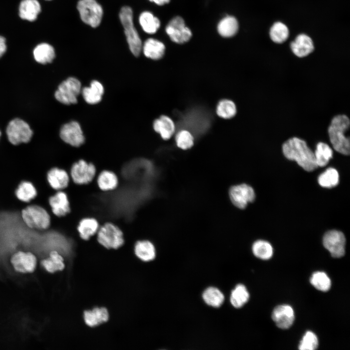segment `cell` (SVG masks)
I'll use <instances>...</instances> for the list:
<instances>
[{"label": "cell", "mask_w": 350, "mask_h": 350, "mask_svg": "<svg viewBox=\"0 0 350 350\" xmlns=\"http://www.w3.org/2000/svg\"><path fill=\"white\" fill-rule=\"evenodd\" d=\"M311 283L318 290L326 292L331 286V281L327 274L323 272L314 273L310 279Z\"/></svg>", "instance_id": "cell-40"}, {"label": "cell", "mask_w": 350, "mask_h": 350, "mask_svg": "<svg viewBox=\"0 0 350 350\" xmlns=\"http://www.w3.org/2000/svg\"><path fill=\"white\" fill-rule=\"evenodd\" d=\"M249 298V294L245 286L239 284L232 291L230 301L234 307L240 308L247 302Z\"/></svg>", "instance_id": "cell-33"}, {"label": "cell", "mask_w": 350, "mask_h": 350, "mask_svg": "<svg viewBox=\"0 0 350 350\" xmlns=\"http://www.w3.org/2000/svg\"><path fill=\"white\" fill-rule=\"evenodd\" d=\"M194 136L185 129H180L175 136V142L177 146L183 150L191 148L194 143Z\"/></svg>", "instance_id": "cell-41"}, {"label": "cell", "mask_w": 350, "mask_h": 350, "mask_svg": "<svg viewBox=\"0 0 350 350\" xmlns=\"http://www.w3.org/2000/svg\"><path fill=\"white\" fill-rule=\"evenodd\" d=\"M165 50L164 44L154 38L147 39L143 46L145 56L153 60L161 58L164 54Z\"/></svg>", "instance_id": "cell-25"}, {"label": "cell", "mask_w": 350, "mask_h": 350, "mask_svg": "<svg viewBox=\"0 0 350 350\" xmlns=\"http://www.w3.org/2000/svg\"><path fill=\"white\" fill-rule=\"evenodd\" d=\"M96 238L99 244L107 249H117L124 243L122 230L111 221H106L100 225Z\"/></svg>", "instance_id": "cell-4"}, {"label": "cell", "mask_w": 350, "mask_h": 350, "mask_svg": "<svg viewBox=\"0 0 350 350\" xmlns=\"http://www.w3.org/2000/svg\"><path fill=\"white\" fill-rule=\"evenodd\" d=\"M319 184L324 188H331L336 186L339 182V174L333 168H328L318 178Z\"/></svg>", "instance_id": "cell-36"}, {"label": "cell", "mask_w": 350, "mask_h": 350, "mask_svg": "<svg viewBox=\"0 0 350 350\" xmlns=\"http://www.w3.org/2000/svg\"><path fill=\"white\" fill-rule=\"evenodd\" d=\"M238 23L233 17L227 16L223 18L217 26L219 34L224 37H229L234 35L238 30Z\"/></svg>", "instance_id": "cell-30"}, {"label": "cell", "mask_w": 350, "mask_h": 350, "mask_svg": "<svg viewBox=\"0 0 350 350\" xmlns=\"http://www.w3.org/2000/svg\"><path fill=\"white\" fill-rule=\"evenodd\" d=\"M272 318L279 328L287 329L290 328L294 322V312L293 308L289 305H279L273 310Z\"/></svg>", "instance_id": "cell-18"}, {"label": "cell", "mask_w": 350, "mask_h": 350, "mask_svg": "<svg viewBox=\"0 0 350 350\" xmlns=\"http://www.w3.org/2000/svg\"><path fill=\"white\" fill-rule=\"evenodd\" d=\"M0 135H1V132H0Z\"/></svg>", "instance_id": "cell-45"}, {"label": "cell", "mask_w": 350, "mask_h": 350, "mask_svg": "<svg viewBox=\"0 0 350 350\" xmlns=\"http://www.w3.org/2000/svg\"><path fill=\"white\" fill-rule=\"evenodd\" d=\"M95 179L98 188L104 192L113 191L117 188L119 184L118 176L114 172L109 170L101 171L97 174Z\"/></svg>", "instance_id": "cell-19"}, {"label": "cell", "mask_w": 350, "mask_h": 350, "mask_svg": "<svg viewBox=\"0 0 350 350\" xmlns=\"http://www.w3.org/2000/svg\"><path fill=\"white\" fill-rule=\"evenodd\" d=\"M210 116L202 109L193 108L188 111L179 122L180 127L188 130L192 135H200L209 128Z\"/></svg>", "instance_id": "cell-3"}, {"label": "cell", "mask_w": 350, "mask_h": 350, "mask_svg": "<svg viewBox=\"0 0 350 350\" xmlns=\"http://www.w3.org/2000/svg\"><path fill=\"white\" fill-rule=\"evenodd\" d=\"M52 213L57 217H63L71 211L70 202L67 193L63 190L57 191L48 199Z\"/></svg>", "instance_id": "cell-15"}, {"label": "cell", "mask_w": 350, "mask_h": 350, "mask_svg": "<svg viewBox=\"0 0 350 350\" xmlns=\"http://www.w3.org/2000/svg\"><path fill=\"white\" fill-rule=\"evenodd\" d=\"M41 11L37 0H22L19 5V15L23 19L30 21L35 20Z\"/></svg>", "instance_id": "cell-24"}, {"label": "cell", "mask_w": 350, "mask_h": 350, "mask_svg": "<svg viewBox=\"0 0 350 350\" xmlns=\"http://www.w3.org/2000/svg\"><path fill=\"white\" fill-rule=\"evenodd\" d=\"M85 101L88 104L94 105L102 100L104 92L102 84L97 80L92 81L89 87H85L81 90Z\"/></svg>", "instance_id": "cell-22"}, {"label": "cell", "mask_w": 350, "mask_h": 350, "mask_svg": "<svg viewBox=\"0 0 350 350\" xmlns=\"http://www.w3.org/2000/svg\"><path fill=\"white\" fill-rule=\"evenodd\" d=\"M252 251L257 258L262 260H268L273 255V248L269 243L263 240H258L252 245Z\"/></svg>", "instance_id": "cell-37"}, {"label": "cell", "mask_w": 350, "mask_h": 350, "mask_svg": "<svg viewBox=\"0 0 350 350\" xmlns=\"http://www.w3.org/2000/svg\"><path fill=\"white\" fill-rule=\"evenodd\" d=\"M21 216L25 224L30 228L42 230L50 227V215L39 205L29 204L21 210Z\"/></svg>", "instance_id": "cell-5"}, {"label": "cell", "mask_w": 350, "mask_h": 350, "mask_svg": "<svg viewBox=\"0 0 350 350\" xmlns=\"http://www.w3.org/2000/svg\"><path fill=\"white\" fill-rule=\"evenodd\" d=\"M288 36V29L282 22H277L275 23L270 29V38L275 43H281L284 42L287 39Z\"/></svg>", "instance_id": "cell-38"}, {"label": "cell", "mask_w": 350, "mask_h": 350, "mask_svg": "<svg viewBox=\"0 0 350 350\" xmlns=\"http://www.w3.org/2000/svg\"><path fill=\"white\" fill-rule=\"evenodd\" d=\"M134 252L139 259L145 262L152 261L156 256L155 247L148 240L138 241L134 246Z\"/></svg>", "instance_id": "cell-26"}, {"label": "cell", "mask_w": 350, "mask_h": 350, "mask_svg": "<svg viewBox=\"0 0 350 350\" xmlns=\"http://www.w3.org/2000/svg\"><path fill=\"white\" fill-rule=\"evenodd\" d=\"M293 53L299 57H305L311 53L314 50L312 39L307 35L300 34L291 43Z\"/></svg>", "instance_id": "cell-21"}, {"label": "cell", "mask_w": 350, "mask_h": 350, "mask_svg": "<svg viewBox=\"0 0 350 350\" xmlns=\"http://www.w3.org/2000/svg\"><path fill=\"white\" fill-rule=\"evenodd\" d=\"M318 346V341L316 335L311 331H307L303 336L299 345L300 350H314Z\"/></svg>", "instance_id": "cell-42"}, {"label": "cell", "mask_w": 350, "mask_h": 350, "mask_svg": "<svg viewBox=\"0 0 350 350\" xmlns=\"http://www.w3.org/2000/svg\"><path fill=\"white\" fill-rule=\"evenodd\" d=\"M69 175L71 180L76 185H87L96 177L97 169L95 164L83 158L74 162L71 165Z\"/></svg>", "instance_id": "cell-7"}, {"label": "cell", "mask_w": 350, "mask_h": 350, "mask_svg": "<svg viewBox=\"0 0 350 350\" xmlns=\"http://www.w3.org/2000/svg\"><path fill=\"white\" fill-rule=\"evenodd\" d=\"M60 137L65 143L78 147L85 142V137L80 124L71 121L64 124L60 131Z\"/></svg>", "instance_id": "cell-13"}, {"label": "cell", "mask_w": 350, "mask_h": 350, "mask_svg": "<svg viewBox=\"0 0 350 350\" xmlns=\"http://www.w3.org/2000/svg\"><path fill=\"white\" fill-rule=\"evenodd\" d=\"M202 297L205 302L209 305L218 307L224 300V296L217 288L210 287L203 292Z\"/></svg>", "instance_id": "cell-35"}, {"label": "cell", "mask_w": 350, "mask_h": 350, "mask_svg": "<svg viewBox=\"0 0 350 350\" xmlns=\"http://www.w3.org/2000/svg\"><path fill=\"white\" fill-rule=\"evenodd\" d=\"M47 179L51 187L56 191L66 189L71 180L67 171L57 167H52L48 171Z\"/></svg>", "instance_id": "cell-17"}, {"label": "cell", "mask_w": 350, "mask_h": 350, "mask_svg": "<svg viewBox=\"0 0 350 350\" xmlns=\"http://www.w3.org/2000/svg\"><path fill=\"white\" fill-rule=\"evenodd\" d=\"M153 128L165 140L170 139L175 131V125L173 121L168 116L165 115H162L155 120Z\"/></svg>", "instance_id": "cell-23"}, {"label": "cell", "mask_w": 350, "mask_h": 350, "mask_svg": "<svg viewBox=\"0 0 350 350\" xmlns=\"http://www.w3.org/2000/svg\"><path fill=\"white\" fill-rule=\"evenodd\" d=\"M15 195L20 201L29 203L37 195V191L34 184L27 180L21 181L15 190Z\"/></svg>", "instance_id": "cell-29"}, {"label": "cell", "mask_w": 350, "mask_h": 350, "mask_svg": "<svg viewBox=\"0 0 350 350\" xmlns=\"http://www.w3.org/2000/svg\"><path fill=\"white\" fill-rule=\"evenodd\" d=\"M151 1L155 2L158 5H162L168 3L170 0H149Z\"/></svg>", "instance_id": "cell-44"}, {"label": "cell", "mask_w": 350, "mask_h": 350, "mask_svg": "<svg viewBox=\"0 0 350 350\" xmlns=\"http://www.w3.org/2000/svg\"><path fill=\"white\" fill-rule=\"evenodd\" d=\"M63 261L60 253L56 250H52L49 254V258L43 260L42 263L48 272L53 273L64 269L65 265Z\"/></svg>", "instance_id": "cell-32"}, {"label": "cell", "mask_w": 350, "mask_h": 350, "mask_svg": "<svg viewBox=\"0 0 350 350\" xmlns=\"http://www.w3.org/2000/svg\"><path fill=\"white\" fill-rule=\"evenodd\" d=\"M282 152L288 159L295 160L306 171L311 172L317 168L314 153L303 140L293 137L282 145Z\"/></svg>", "instance_id": "cell-1"}, {"label": "cell", "mask_w": 350, "mask_h": 350, "mask_svg": "<svg viewBox=\"0 0 350 350\" xmlns=\"http://www.w3.org/2000/svg\"><path fill=\"white\" fill-rule=\"evenodd\" d=\"M350 126V120L345 115H338L332 119L328 128L330 141L338 152L349 155L350 152V139L345 135Z\"/></svg>", "instance_id": "cell-2"}, {"label": "cell", "mask_w": 350, "mask_h": 350, "mask_svg": "<svg viewBox=\"0 0 350 350\" xmlns=\"http://www.w3.org/2000/svg\"><path fill=\"white\" fill-rule=\"evenodd\" d=\"M323 243L332 257L340 258L344 255L346 239L342 232L336 230L328 231L323 236Z\"/></svg>", "instance_id": "cell-11"}, {"label": "cell", "mask_w": 350, "mask_h": 350, "mask_svg": "<svg viewBox=\"0 0 350 350\" xmlns=\"http://www.w3.org/2000/svg\"><path fill=\"white\" fill-rule=\"evenodd\" d=\"M35 60L40 64H46L52 62L55 57V51L51 45L42 43L37 45L33 51Z\"/></svg>", "instance_id": "cell-27"}, {"label": "cell", "mask_w": 350, "mask_h": 350, "mask_svg": "<svg viewBox=\"0 0 350 350\" xmlns=\"http://www.w3.org/2000/svg\"><path fill=\"white\" fill-rule=\"evenodd\" d=\"M165 30L170 39L179 44L188 41L192 35L191 30L185 26L184 19L178 16L170 20Z\"/></svg>", "instance_id": "cell-12"}, {"label": "cell", "mask_w": 350, "mask_h": 350, "mask_svg": "<svg viewBox=\"0 0 350 350\" xmlns=\"http://www.w3.org/2000/svg\"></svg>", "instance_id": "cell-46"}, {"label": "cell", "mask_w": 350, "mask_h": 350, "mask_svg": "<svg viewBox=\"0 0 350 350\" xmlns=\"http://www.w3.org/2000/svg\"><path fill=\"white\" fill-rule=\"evenodd\" d=\"M6 132L9 142L14 146L28 143L33 134L29 125L19 118H15L9 122Z\"/></svg>", "instance_id": "cell-8"}, {"label": "cell", "mask_w": 350, "mask_h": 350, "mask_svg": "<svg viewBox=\"0 0 350 350\" xmlns=\"http://www.w3.org/2000/svg\"><path fill=\"white\" fill-rule=\"evenodd\" d=\"M77 8L84 23L93 28L100 25L103 10L96 0H80L78 2Z\"/></svg>", "instance_id": "cell-10"}, {"label": "cell", "mask_w": 350, "mask_h": 350, "mask_svg": "<svg viewBox=\"0 0 350 350\" xmlns=\"http://www.w3.org/2000/svg\"><path fill=\"white\" fill-rule=\"evenodd\" d=\"M84 318L88 326L95 327L108 320V313L105 308H95L92 310L85 311Z\"/></svg>", "instance_id": "cell-28"}, {"label": "cell", "mask_w": 350, "mask_h": 350, "mask_svg": "<svg viewBox=\"0 0 350 350\" xmlns=\"http://www.w3.org/2000/svg\"><path fill=\"white\" fill-rule=\"evenodd\" d=\"M11 262L18 272H32L35 267L36 259L35 256L30 252L19 251L13 255Z\"/></svg>", "instance_id": "cell-16"}, {"label": "cell", "mask_w": 350, "mask_h": 350, "mask_svg": "<svg viewBox=\"0 0 350 350\" xmlns=\"http://www.w3.org/2000/svg\"><path fill=\"white\" fill-rule=\"evenodd\" d=\"M6 50L5 39L0 36V58L4 54Z\"/></svg>", "instance_id": "cell-43"}, {"label": "cell", "mask_w": 350, "mask_h": 350, "mask_svg": "<svg viewBox=\"0 0 350 350\" xmlns=\"http://www.w3.org/2000/svg\"><path fill=\"white\" fill-rule=\"evenodd\" d=\"M317 166H326L332 157V151L330 147L324 142H319L314 153Z\"/></svg>", "instance_id": "cell-34"}, {"label": "cell", "mask_w": 350, "mask_h": 350, "mask_svg": "<svg viewBox=\"0 0 350 350\" xmlns=\"http://www.w3.org/2000/svg\"><path fill=\"white\" fill-rule=\"evenodd\" d=\"M100 226V224L95 217L87 216L79 220L76 229L81 239L88 241L96 234Z\"/></svg>", "instance_id": "cell-20"}, {"label": "cell", "mask_w": 350, "mask_h": 350, "mask_svg": "<svg viewBox=\"0 0 350 350\" xmlns=\"http://www.w3.org/2000/svg\"><path fill=\"white\" fill-rule=\"evenodd\" d=\"M236 107L234 102L228 99L220 101L216 107L217 115L224 119L232 118L236 114Z\"/></svg>", "instance_id": "cell-39"}, {"label": "cell", "mask_w": 350, "mask_h": 350, "mask_svg": "<svg viewBox=\"0 0 350 350\" xmlns=\"http://www.w3.org/2000/svg\"><path fill=\"white\" fill-rule=\"evenodd\" d=\"M81 84L75 77H69L58 86L54 93L55 99L60 103L69 105L77 102V97L81 92Z\"/></svg>", "instance_id": "cell-9"}, {"label": "cell", "mask_w": 350, "mask_h": 350, "mask_svg": "<svg viewBox=\"0 0 350 350\" xmlns=\"http://www.w3.org/2000/svg\"><path fill=\"white\" fill-rule=\"evenodd\" d=\"M229 194L232 204L240 209H245L248 203L253 202L255 198L254 190L246 184L231 187Z\"/></svg>", "instance_id": "cell-14"}, {"label": "cell", "mask_w": 350, "mask_h": 350, "mask_svg": "<svg viewBox=\"0 0 350 350\" xmlns=\"http://www.w3.org/2000/svg\"><path fill=\"white\" fill-rule=\"evenodd\" d=\"M139 22L143 31L150 34L155 33L160 27V21L151 13L145 11L140 16Z\"/></svg>", "instance_id": "cell-31"}, {"label": "cell", "mask_w": 350, "mask_h": 350, "mask_svg": "<svg viewBox=\"0 0 350 350\" xmlns=\"http://www.w3.org/2000/svg\"><path fill=\"white\" fill-rule=\"evenodd\" d=\"M119 18L124 29L129 49L133 54L137 57L141 51L142 43L134 25L133 12L131 8L128 6L122 7L119 13Z\"/></svg>", "instance_id": "cell-6"}]
</instances>
